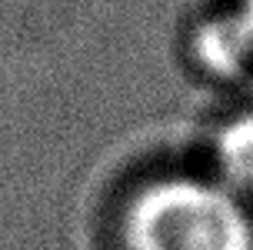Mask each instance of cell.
<instances>
[{"mask_svg": "<svg viewBox=\"0 0 253 250\" xmlns=\"http://www.w3.org/2000/svg\"><path fill=\"white\" fill-rule=\"evenodd\" d=\"M213 160L220 170V184L237 194L253 190V113H240L216 130Z\"/></svg>", "mask_w": 253, "mask_h": 250, "instance_id": "3957f363", "label": "cell"}, {"mask_svg": "<svg viewBox=\"0 0 253 250\" xmlns=\"http://www.w3.org/2000/svg\"><path fill=\"white\" fill-rule=\"evenodd\" d=\"M130 250H253V224L237 190L220 180L167 177L126 210Z\"/></svg>", "mask_w": 253, "mask_h": 250, "instance_id": "6da1fadb", "label": "cell"}, {"mask_svg": "<svg viewBox=\"0 0 253 250\" xmlns=\"http://www.w3.org/2000/svg\"><path fill=\"white\" fill-rule=\"evenodd\" d=\"M193 53L200 67L216 77H237L253 63V40L237 10L227 17H210L193 34Z\"/></svg>", "mask_w": 253, "mask_h": 250, "instance_id": "7a4b0ae2", "label": "cell"}, {"mask_svg": "<svg viewBox=\"0 0 253 250\" xmlns=\"http://www.w3.org/2000/svg\"><path fill=\"white\" fill-rule=\"evenodd\" d=\"M237 17L243 20V27H247V34H250V40H253V0H240Z\"/></svg>", "mask_w": 253, "mask_h": 250, "instance_id": "277c9868", "label": "cell"}]
</instances>
